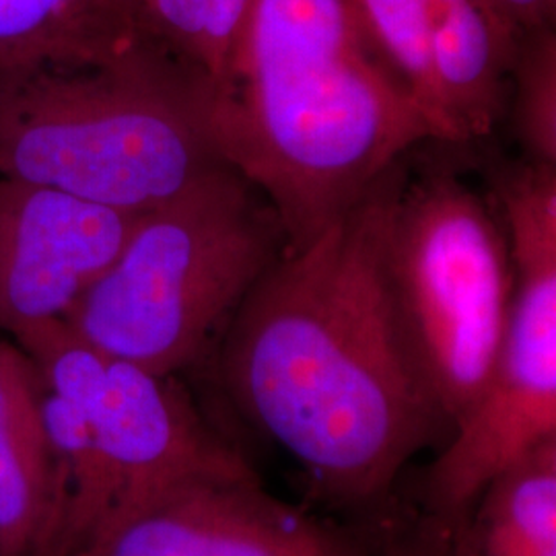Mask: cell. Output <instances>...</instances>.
Here are the masks:
<instances>
[{
    "label": "cell",
    "mask_w": 556,
    "mask_h": 556,
    "mask_svg": "<svg viewBox=\"0 0 556 556\" xmlns=\"http://www.w3.org/2000/svg\"><path fill=\"white\" fill-rule=\"evenodd\" d=\"M400 161L309 243L285 248L206 358L239 413L321 495L351 507L388 497L404 466L450 427L383 277Z\"/></svg>",
    "instance_id": "1"
},
{
    "label": "cell",
    "mask_w": 556,
    "mask_h": 556,
    "mask_svg": "<svg viewBox=\"0 0 556 556\" xmlns=\"http://www.w3.org/2000/svg\"><path fill=\"white\" fill-rule=\"evenodd\" d=\"M202 118L220 160L273 204L291 250L439 140L353 0H254Z\"/></svg>",
    "instance_id": "2"
},
{
    "label": "cell",
    "mask_w": 556,
    "mask_h": 556,
    "mask_svg": "<svg viewBox=\"0 0 556 556\" xmlns=\"http://www.w3.org/2000/svg\"><path fill=\"white\" fill-rule=\"evenodd\" d=\"M223 165L200 80L149 41L114 66L0 71V176L147 213Z\"/></svg>",
    "instance_id": "3"
},
{
    "label": "cell",
    "mask_w": 556,
    "mask_h": 556,
    "mask_svg": "<svg viewBox=\"0 0 556 556\" xmlns=\"http://www.w3.org/2000/svg\"><path fill=\"white\" fill-rule=\"evenodd\" d=\"M285 248L273 204L223 165L142 213L116 260L64 319L108 355L184 376L213 355L241 301Z\"/></svg>",
    "instance_id": "4"
},
{
    "label": "cell",
    "mask_w": 556,
    "mask_h": 556,
    "mask_svg": "<svg viewBox=\"0 0 556 556\" xmlns=\"http://www.w3.org/2000/svg\"><path fill=\"white\" fill-rule=\"evenodd\" d=\"M408 155L388 206L383 277L418 374L454 427L489 381L507 328L509 236L454 167L415 169Z\"/></svg>",
    "instance_id": "5"
},
{
    "label": "cell",
    "mask_w": 556,
    "mask_h": 556,
    "mask_svg": "<svg viewBox=\"0 0 556 556\" xmlns=\"http://www.w3.org/2000/svg\"><path fill=\"white\" fill-rule=\"evenodd\" d=\"M514 295L493 371L457 418L425 482L427 516L456 528L482 491L556 439V167L517 161L495 174Z\"/></svg>",
    "instance_id": "6"
},
{
    "label": "cell",
    "mask_w": 556,
    "mask_h": 556,
    "mask_svg": "<svg viewBox=\"0 0 556 556\" xmlns=\"http://www.w3.org/2000/svg\"><path fill=\"white\" fill-rule=\"evenodd\" d=\"M13 342L36 363L46 388L71 402L91 431L101 477L96 530L190 480L256 477L204 418L181 376H160L108 355L66 319L21 330Z\"/></svg>",
    "instance_id": "7"
},
{
    "label": "cell",
    "mask_w": 556,
    "mask_h": 556,
    "mask_svg": "<svg viewBox=\"0 0 556 556\" xmlns=\"http://www.w3.org/2000/svg\"><path fill=\"white\" fill-rule=\"evenodd\" d=\"M376 555V538L273 497L248 477L167 489L105 521L71 556Z\"/></svg>",
    "instance_id": "8"
},
{
    "label": "cell",
    "mask_w": 556,
    "mask_h": 556,
    "mask_svg": "<svg viewBox=\"0 0 556 556\" xmlns=\"http://www.w3.org/2000/svg\"><path fill=\"white\" fill-rule=\"evenodd\" d=\"M140 215L0 176V332L66 318Z\"/></svg>",
    "instance_id": "9"
},
{
    "label": "cell",
    "mask_w": 556,
    "mask_h": 556,
    "mask_svg": "<svg viewBox=\"0 0 556 556\" xmlns=\"http://www.w3.org/2000/svg\"><path fill=\"white\" fill-rule=\"evenodd\" d=\"M36 363L0 338V556H59L64 498L41 420Z\"/></svg>",
    "instance_id": "10"
},
{
    "label": "cell",
    "mask_w": 556,
    "mask_h": 556,
    "mask_svg": "<svg viewBox=\"0 0 556 556\" xmlns=\"http://www.w3.org/2000/svg\"><path fill=\"white\" fill-rule=\"evenodd\" d=\"M443 116L456 144L484 139L507 108L519 31L491 0H422Z\"/></svg>",
    "instance_id": "11"
},
{
    "label": "cell",
    "mask_w": 556,
    "mask_h": 556,
    "mask_svg": "<svg viewBox=\"0 0 556 556\" xmlns=\"http://www.w3.org/2000/svg\"><path fill=\"white\" fill-rule=\"evenodd\" d=\"M139 43L137 13L124 0H0V71L114 66Z\"/></svg>",
    "instance_id": "12"
},
{
    "label": "cell",
    "mask_w": 556,
    "mask_h": 556,
    "mask_svg": "<svg viewBox=\"0 0 556 556\" xmlns=\"http://www.w3.org/2000/svg\"><path fill=\"white\" fill-rule=\"evenodd\" d=\"M353 2L374 48L433 124L439 140L456 144L439 101L422 0Z\"/></svg>",
    "instance_id": "13"
},
{
    "label": "cell",
    "mask_w": 556,
    "mask_h": 556,
    "mask_svg": "<svg viewBox=\"0 0 556 556\" xmlns=\"http://www.w3.org/2000/svg\"><path fill=\"white\" fill-rule=\"evenodd\" d=\"M514 83L511 128L523 160L556 165V31H521L509 73Z\"/></svg>",
    "instance_id": "14"
},
{
    "label": "cell",
    "mask_w": 556,
    "mask_h": 556,
    "mask_svg": "<svg viewBox=\"0 0 556 556\" xmlns=\"http://www.w3.org/2000/svg\"><path fill=\"white\" fill-rule=\"evenodd\" d=\"M211 0H144L139 9V36L176 60L206 85L200 71V48Z\"/></svg>",
    "instance_id": "15"
},
{
    "label": "cell",
    "mask_w": 556,
    "mask_h": 556,
    "mask_svg": "<svg viewBox=\"0 0 556 556\" xmlns=\"http://www.w3.org/2000/svg\"><path fill=\"white\" fill-rule=\"evenodd\" d=\"M454 528L443 526L435 517L425 516L410 528L388 532L378 540L376 556H454Z\"/></svg>",
    "instance_id": "16"
},
{
    "label": "cell",
    "mask_w": 556,
    "mask_h": 556,
    "mask_svg": "<svg viewBox=\"0 0 556 556\" xmlns=\"http://www.w3.org/2000/svg\"><path fill=\"white\" fill-rule=\"evenodd\" d=\"M491 4L519 34L538 27H555L556 0H491Z\"/></svg>",
    "instance_id": "17"
},
{
    "label": "cell",
    "mask_w": 556,
    "mask_h": 556,
    "mask_svg": "<svg viewBox=\"0 0 556 556\" xmlns=\"http://www.w3.org/2000/svg\"><path fill=\"white\" fill-rule=\"evenodd\" d=\"M124 2H126V4L137 13V21H139V9L142 7V2H144V0H124Z\"/></svg>",
    "instance_id": "18"
}]
</instances>
